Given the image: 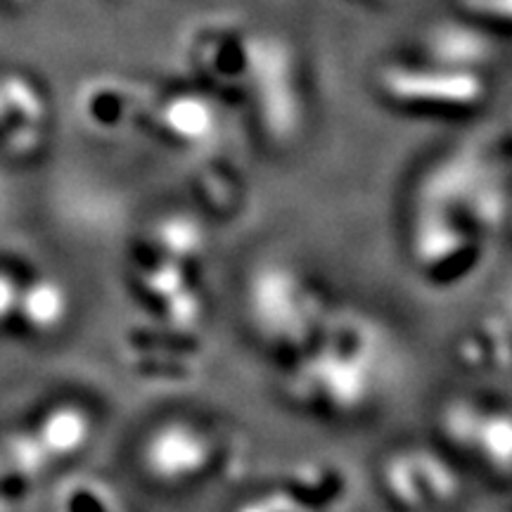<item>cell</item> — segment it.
Returning a JSON list of instances; mask_svg holds the SVG:
<instances>
[{
    "label": "cell",
    "instance_id": "6da1fadb",
    "mask_svg": "<svg viewBox=\"0 0 512 512\" xmlns=\"http://www.w3.org/2000/svg\"><path fill=\"white\" fill-rule=\"evenodd\" d=\"M382 91L403 105L470 107L482 100L484 83L467 67L427 64L396 67L382 74Z\"/></svg>",
    "mask_w": 512,
    "mask_h": 512
},
{
    "label": "cell",
    "instance_id": "7a4b0ae2",
    "mask_svg": "<svg viewBox=\"0 0 512 512\" xmlns=\"http://www.w3.org/2000/svg\"><path fill=\"white\" fill-rule=\"evenodd\" d=\"M166 124L176 136L185 140H197L211 131V112L195 100H178L174 107L166 112Z\"/></svg>",
    "mask_w": 512,
    "mask_h": 512
},
{
    "label": "cell",
    "instance_id": "3957f363",
    "mask_svg": "<svg viewBox=\"0 0 512 512\" xmlns=\"http://www.w3.org/2000/svg\"><path fill=\"white\" fill-rule=\"evenodd\" d=\"M22 309L31 323L38 325V328L53 325L64 309L62 294L53 283H36L24 294Z\"/></svg>",
    "mask_w": 512,
    "mask_h": 512
},
{
    "label": "cell",
    "instance_id": "277c9868",
    "mask_svg": "<svg viewBox=\"0 0 512 512\" xmlns=\"http://www.w3.org/2000/svg\"><path fill=\"white\" fill-rule=\"evenodd\" d=\"M3 95L8 98L19 112L29 121H38L43 117V102L34 93V88L22 79H8L3 83Z\"/></svg>",
    "mask_w": 512,
    "mask_h": 512
},
{
    "label": "cell",
    "instance_id": "5b68a950",
    "mask_svg": "<svg viewBox=\"0 0 512 512\" xmlns=\"http://www.w3.org/2000/svg\"><path fill=\"white\" fill-rule=\"evenodd\" d=\"M17 302V285L10 275L0 273V318H5Z\"/></svg>",
    "mask_w": 512,
    "mask_h": 512
}]
</instances>
